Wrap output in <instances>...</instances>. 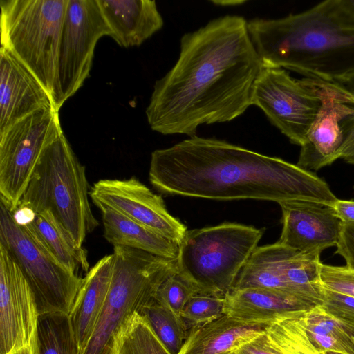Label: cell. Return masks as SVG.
Here are the masks:
<instances>
[{"mask_svg":"<svg viewBox=\"0 0 354 354\" xmlns=\"http://www.w3.org/2000/svg\"><path fill=\"white\" fill-rule=\"evenodd\" d=\"M248 28L265 67L314 78L330 73L337 57L354 55V26L336 17L324 1L279 19L254 18Z\"/></svg>","mask_w":354,"mask_h":354,"instance_id":"3957f363","label":"cell"},{"mask_svg":"<svg viewBox=\"0 0 354 354\" xmlns=\"http://www.w3.org/2000/svg\"><path fill=\"white\" fill-rule=\"evenodd\" d=\"M114 354H171L147 322L136 313L119 334Z\"/></svg>","mask_w":354,"mask_h":354,"instance_id":"83f0119b","label":"cell"},{"mask_svg":"<svg viewBox=\"0 0 354 354\" xmlns=\"http://www.w3.org/2000/svg\"><path fill=\"white\" fill-rule=\"evenodd\" d=\"M236 354H281L270 341L265 330L243 345Z\"/></svg>","mask_w":354,"mask_h":354,"instance_id":"e575fe53","label":"cell"},{"mask_svg":"<svg viewBox=\"0 0 354 354\" xmlns=\"http://www.w3.org/2000/svg\"><path fill=\"white\" fill-rule=\"evenodd\" d=\"M344 325V324H343ZM344 328H346V330L349 333V334L351 335V338L354 342V328H352V327H350V326H345L344 325Z\"/></svg>","mask_w":354,"mask_h":354,"instance_id":"f35d334b","label":"cell"},{"mask_svg":"<svg viewBox=\"0 0 354 354\" xmlns=\"http://www.w3.org/2000/svg\"><path fill=\"white\" fill-rule=\"evenodd\" d=\"M149 178L167 195L278 203L301 200L329 206L337 200L324 180L297 165L196 135L153 151Z\"/></svg>","mask_w":354,"mask_h":354,"instance_id":"7a4b0ae2","label":"cell"},{"mask_svg":"<svg viewBox=\"0 0 354 354\" xmlns=\"http://www.w3.org/2000/svg\"><path fill=\"white\" fill-rule=\"evenodd\" d=\"M109 290L93 335L81 354H114L122 329L155 298L161 283L178 270L177 259L113 246Z\"/></svg>","mask_w":354,"mask_h":354,"instance_id":"5b68a950","label":"cell"},{"mask_svg":"<svg viewBox=\"0 0 354 354\" xmlns=\"http://www.w3.org/2000/svg\"><path fill=\"white\" fill-rule=\"evenodd\" d=\"M283 225L278 242L299 252L320 253L336 246L343 222L331 206L292 200L279 203Z\"/></svg>","mask_w":354,"mask_h":354,"instance_id":"2e32d148","label":"cell"},{"mask_svg":"<svg viewBox=\"0 0 354 354\" xmlns=\"http://www.w3.org/2000/svg\"><path fill=\"white\" fill-rule=\"evenodd\" d=\"M324 3L336 17L354 26V0H326Z\"/></svg>","mask_w":354,"mask_h":354,"instance_id":"d590c367","label":"cell"},{"mask_svg":"<svg viewBox=\"0 0 354 354\" xmlns=\"http://www.w3.org/2000/svg\"><path fill=\"white\" fill-rule=\"evenodd\" d=\"M303 310L267 326L266 333L281 354H326L309 338L300 317Z\"/></svg>","mask_w":354,"mask_h":354,"instance_id":"4316f807","label":"cell"},{"mask_svg":"<svg viewBox=\"0 0 354 354\" xmlns=\"http://www.w3.org/2000/svg\"><path fill=\"white\" fill-rule=\"evenodd\" d=\"M89 196L97 208H109L178 245L187 231L169 214L162 197L135 177L100 180Z\"/></svg>","mask_w":354,"mask_h":354,"instance_id":"4fadbf2b","label":"cell"},{"mask_svg":"<svg viewBox=\"0 0 354 354\" xmlns=\"http://www.w3.org/2000/svg\"><path fill=\"white\" fill-rule=\"evenodd\" d=\"M68 0H1V47L37 78L54 106L60 35Z\"/></svg>","mask_w":354,"mask_h":354,"instance_id":"8992f818","label":"cell"},{"mask_svg":"<svg viewBox=\"0 0 354 354\" xmlns=\"http://www.w3.org/2000/svg\"><path fill=\"white\" fill-rule=\"evenodd\" d=\"M317 78L330 82L344 91L354 105V66ZM344 140L339 151V159L354 165V113L344 123Z\"/></svg>","mask_w":354,"mask_h":354,"instance_id":"4dcf8cb0","label":"cell"},{"mask_svg":"<svg viewBox=\"0 0 354 354\" xmlns=\"http://www.w3.org/2000/svg\"><path fill=\"white\" fill-rule=\"evenodd\" d=\"M331 207L343 223H354V201L337 199Z\"/></svg>","mask_w":354,"mask_h":354,"instance_id":"8d00e7d4","label":"cell"},{"mask_svg":"<svg viewBox=\"0 0 354 354\" xmlns=\"http://www.w3.org/2000/svg\"><path fill=\"white\" fill-rule=\"evenodd\" d=\"M111 37L120 46H140L163 26L153 0H97Z\"/></svg>","mask_w":354,"mask_h":354,"instance_id":"ac0fdd59","label":"cell"},{"mask_svg":"<svg viewBox=\"0 0 354 354\" xmlns=\"http://www.w3.org/2000/svg\"><path fill=\"white\" fill-rule=\"evenodd\" d=\"M321 263L320 253H301L278 241L257 246L232 290L269 289L289 295L309 307L321 305Z\"/></svg>","mask_w":354,"mask_h":354,"instance_id":"9c48e42d","label":"cell"},{"mask_svg":"<svg viewBox=\"0 0 354 354\" xmlns=\"http://www.w3.org/2000/svg\"><path fill=\"white\" fill-rule=\"evenodd\" d=\"M53 105L37 78L11 53L0 48V134L28 115Z\"/></svg>","mask_w":354,"mask_h":354,"instance_id":"e0dca14e","label":"cell"},{"mask_svg":"<svg viewBox=\"0 0 354 354\" xmlns=\"http://www.w3.org/2000/svg\"><path fill=\"white\" fill-rule=\"evenodd\" d=\"M59 111L41 109L0 134V200L15 212L44 151L62 129Z\"/></svg>","mask_w":354,"mask_h":354,"instance_id":"30bf717a","label":"cell"},{"mask_svg":"<svg viewBox=\"0 0 354 354\" xmlns=\"http://www.w3.org/2000/svg\"><path fill=\"white\" fill-rule=\"evenodd\" d=\"M88 195L85 167L62 132L43 151L17 208L50 212L83 246L98 225Z\"/></svg>","mask_w":354,"mask_h":354,"instance_id":"277c9868","label":"cell"},{"mask_svg":"<svg viewBox=\"0 0 354 354\" xmlns=\"http://www.w3.org/2000/svg\"><path fill=\"white\" fill-rule=\"evenodd\" d=\"M37 341L38 354H80L68 315H39Z\"/></svg>","mask_w":354,"mask_h":354,"instance_id":"484cf974","label":"cell"},{"mask_svg":"<svg viewBox=\"0 0 354 354\" xmlns=\"http://www.w3.org/2000/svg\"><path fill=\"white\" fill-rule=\"evenodd\" d=\"M9 354H38L37 334L35 337L33 339L30 344Z\"/></svg>","mask_w":354,"mask_h":354,"instance_id":"74e56055","label":"cell"},{"mask_svg":"<svg viewBox=\"0 0 354 354\" xmlns=\"http://www.w3.org/2000/svg\"><path fill=\"white\" fill-rule=\"evenodd\" d=\"M300 317L309 338L319 350L354 354V342L351 335L322 305L304 310Z\"/></svg>","mask_w":354,"mask_h":354,"instance_id":"cb8c5ba5","label":"cell"},{"mask_svg":"<svg viewBox=\"0 0 354 354\" xmlns=\"http://www.w3.org/2000/svg\"><path fill=\"white\" fill-rule=\"evenodd\" d=\"M201 290L179 269L159 286L155 299L181 319V312L188 300Z\"/></svg>","mask_w":354,"mask_h":354,"instance_id":"f1b7e54d","label":"cell"},{"mask_svg":"<svg viewBox=\"0 0 354 354\" xmlns=\"http://www.w3.org/2000/svg\"><path fill=\"white\" fill-rule=\"evenodd\" d=\"M234 354H236V353H234Z\"/></svg>","mask_w":354,"mask_h":354,"instance_id":"60d3db41","label":"cell"},{"mask_svg":"<svg viewBox=\"0 0 354 354\" xmlns=\"http://www.w3.org/2000/svg\"><path fill=\"white\" fill-rule=\"evenodd\" d=\"M110 35L97 0H68L57 59V97L59 111L89 76L98 40Z\"/></svg>","mask_w":354,"mask_h":354,"instance_id":"8fae6325","label":"cell"},{"mask_svg":"<svg viewBox=\"0 0 354 354\" xmlns=\"http://www.w3.org/2000/svg\"><path fill=\"white\" fill-rule=\"evenodd\" d=\"M336 248L335 253L344 259L345 266L354 270V223H343Z\"/></svg>","mask_w":354,"mask_h":354,"instance_id":"836d02e7","label":"cell"},{"mask_svg":"<svg viewBox=\"0 0 354 354\" xmlns=\"http://www.w3.org/2000/svg\"><path fill=\"white\" fill-rule=\"evenodd\" d=\"M38 317L26 277L0 244V354H9L30 344L37 334Z\"/></svg>","mask_w":354,"mask_h":354,"instance_id":"9a60e30c","label":"cell"},{"mask_svg":"<svg viewBox=\"0 0 354 354\" xmlns=\"http://www.w3.org/2000/svg\"><path fill=\"white\" fill-rule=\"evenodd\" d=\"M171 354H178L187 338L188 329L183 319L155 298L138 313Z\"/></svg>","mask_w":354,"mask_h":354,"instance_id":"d4e9b609","label":"cell"},{"mask_svg":"<svg viewBox=\"0 0 354 354\" xmlns=\"http://www.w3.org/2000/svg\"><path fill=\"white\" fill-rule=\"evenodd\" d=\"M104 236L113 246L128 247L166 259H175V242L109 209L101 208Z\"/></svg>","mask_w":354,"mask_h":354,"instance_id":"7402d4cb","label":"cell"},{"mask_svg":"<svg viewBox=\"0 0 354 354\" xmlns=\"http://www.w3.org/2000/svg\"><path fill=\"white\" fill-rule=\"evenodd\" d=\"M266 326L239 321L224 313L189 328L178 354H234L264 332Z\"/></svg>","mask_w":354,"mask_h":354,"instance_id":"44dd1931","label":"cell"},{"mask_svg":"<svg viewBox=\"0 0 354 354\" xmlns=\"http://www.w3.org/2000/svg\"><path fill=\"white\" fill-rule=\"evenodd\" d=\"M324 352L326 353V354H340V353L332 352V351H324Z\"/></svg>","mask_w":354,"mask_h":354,"instance_id":"ab89813d","label":"cell"},{"mask_svg":"<svg viewBox=\"0 0 354 354\" xmlns=\"http://www.w3.org/2000/svg\"><path fill=\"white\" fill-rule=\"evenodd\" d=\"M263 68L245 18H215L181 37L176 64L155 82L147 122L163 135L192 137L201 124L232 121L252 105Z\"/></svg>","mask_w":354,"mask_h":354,"instance_id":"6da1fadb","label":"cell"},{"mask_svg":"<svg viewBox=\"0 0 354 354\" xmlns=\"http://www.w3.org/2000/svg\"><path fill=\"white\" fill-rule=\"evenodd\" d=\"M319 279L322 286L354 297V270L346 266L320 265Z\"/></svg>","mask_w":354,"mask_h":354,"instance_id":"d6a6232c","label":"cell"},{"mask_svg":"<svg viewBox=\"0 0 354 354\" xmlns=\"http://www.w3.org/2000/svg\"><path fill=\"white\" fill-rule=\"evenodd\" d=\"M252 105L261 109L272 125L301 147L321 101L306 77L297 80L284 68L264 66L253 86Z\"/></svg>","mask_w":354,"mask_h":354,"instance_id":"7c38bea8","label":"cell"},{"mask_svg":"<svg viewBox=\"0 0 354 354\" xmlns=\"http://www.w3.org/2000/svg\"><path fill=\"white\" fill-rule=\"evenodd\" d=\"M22 223L32 230L50 253L68 270L76 274L80 270L86 272L89 270L86 250L75 243L50 212L35 214L29 221Z\"/></svg>","mask_w":354,"mask_h":354,"instance_id":"603a6c76","label":"cell"},{"mask_svg":"<svg viewBox=\"0 0 354 354\" xmlns=\"http://www.w3.org/2000/svg\"><path fill=\"white\" fill-rule=\"evenodd\" d=\"M306 78L319 97L321 106L301 146L297 165L308 171H317L339 159L344 140V123L354 113V105L333 84Z\"/></svg>","mask_w":354,"mask_h":354,"instance_id":"5bb4252c","label":"cell"},{"mask_svg":"<svg viewBox=\"0 0 354 354\" xmlns=\"http://www.w3.org/2000/svg\"><path fill=\"white\" fill-rule=\"evenodd\" d=\"M0 244L26 277L39 315H69L83 278L62 266L25 223L17 222L0 202Z\"/></svg>","mask_w":354,"mask_h":354,"instance_id":"ba28073f","label":"cell"},{"mask_svg":"<svg viewBox=\"0 0 354 354\" xmlns=\"http://www.w3.org/2000/svg\"><path fill=\"white\" fill-rule=\"evenodd\" d=\"M310 308L272 290L233 289L225 296L224 313L239 321L269 326Z\"/></svg>","mask_w":354,"mask_h":354,"instance_id":"ffe728a7","label":"cell"},{"mask_svg":"<svg viewBox=\"0 0 354 354\" xmlns=\"http://www.w3.org/2000/svg\"><path fill=\"white\" fill-rule=\"evenodd\" d=\"M263 234L261 229L230 222L187 230L178 245V269L201 291L225 297Z\"/></svg>","mask_w":354,"mask_h":354,"instance_id":"52a82bcc","label":"cell"},{"mask_svg":"<svg viewBox=\"0 0 354 354\" xmlns=\"http://www.w3.org/2000/svg\"><path fill=\"white\" fill-rule=\"evenodd\" d=\"M112 269V254L103 257L89 269L68 315L80 354L86 347L105 303Z\"/></svg>","mask_w":354,"mask_h":354,"instance_id":"d6986e66","label":"cell"},{"mask_svg":"<svg viewBox=\"0 0 354 354\" xmlns=\"http://www.w3.org/2000/svg\"><path fill=\"white\" fill-rule=\"evenodd\" d=\"M321 299L322 306L330 316L345 326L354 328V297L322 286Z\"/></svg>","mask_w":354,"mask_h":354,"instance_id":"1f68e13d","label":"cell"},{"mask_svg":"<svg viewBox=\"0 0 354 354\" xmlns=\"http://www.w3.org/2000/svg\"><path fill=\"white\" fill-rule=\"evenodd\" d=\"M225 297L202 291L192 296L181 312V318L188 330L212 321L224 314Z\"/></svg>","mask_w":354,"mask_h":354,"instance_id":"f546056e","label":"cell"}]
</instances>
